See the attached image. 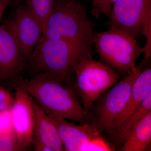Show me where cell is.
I'll return each mask as SVG.
<instances>
[{"instance_id":"cell-9","label":"cell","mask_w":151,"mask_h":151,"mask_svg":"<svg viewBox=\"0 0 151 151\" xmlns=\"http://www.w3.org/2000/svg\"><path fill=\"white\" fill-rule=\"evenodd\" d=\"M15 94L11 107L15 137L25 150L32 145L35 125L33 99L20 88H14Z\"/></svg>"},{"instance_id":"cell-10","label":"cell","mask_w":151,"mask_h":151,"mask_svg":"<svg viewBox=\"0 0 151 151\" xmlns=\"http://www.w3.org/2000/svg\"><path fill=\"white\" fill-rule=\"evenodd\" d=\"M48 116L56 126L65 151H86L91 140L100 134L89 124L76 125L60 117Z\"/></svg>"},{"instance_id":"cell-21","label":"cell","mask_w":151,"mask_h":151,"mask_svg":"<svg viewBox=\"0 0 151 151\" xmlns=\"http://www.w3.org/2000/svg\"><path fill=\"white\" fill-rule=\"evenodd\" d=\"M14 100V98L10 92L0 86V112L11 108Z\"/></svg>"},{"instance_id":"cell-14","label":"cell","mask_w":151,"mask_h":151,"mask_svg":"<svg viewBox=\"0 0 151 151\" xmlns=\"http://www.w3.org/2000/svg\"><path fill=\"white\" fill-rule=\"evenodd\" d=\"M151 142V112L138 123L119 149L120 151H146Z\"/></svg>"},{"instance_id":"cell-12","label":"cell","mask_w":151,"mask_h":151,"mask_svg":"<svg viewBox=\"0 0 151 151\" xmlns=\"http://www.w3.org/2000/svg\"><path fill=\"white\" fill-rule=\"evenodd\" d=\"M35 115V125L33 139L40 141L52 151L64 150L56 126L33 99Z\"/></svg>"},{"instance_id":"cell-3","label":"cell","mask_w":151,"mask_h":151,"mask_svg":"<svg viewBox=\"0 0 151 151\" xmlns=\"http://www.w3.org/2000/svg\"><path fill=\"white\" fill-rule=\"evenodd\" d=\"M92 58V51L70 41L43 37L28 59L36 74L52 71L65 81L76 63Z\"/></svg>"},{"instance_id":"cell-11","label":"cell","mask_w":151,"mask_h":151,"mask_svg":"<svg viewBox=\"0 0 151 151\" xmlns=\"http://www.w3.org/2000/svg\"><path fill=\"white\" fill-rule=\"evenodd\" d=\"M13 20L20 45L25 56L28 59L41 38V27L25 5L17 7Z\"/></svg>"},{"instance_id":"cell-2","label":"cell","mask_w":151,"mask_h":151,"mask_svg":"<svg viewBox=\"0 0 151 151\" xmlns=\"http://www.w3.org/2000/svg\"><path fill=\"white\" fill-rule=\"evenodd\" d=\"M96 25L88 17L86 7L78 0H55L42 37L70 41L92 51Z\"/></svg>"},{"instance_id":"cell-17","label":"cell","mask_w":151,"mask_h":151,"mask_svg":"<svg viewBox=\"0 0 151 151\" xmlns=\"http://www.w3.org/2000/svg\"><path fill=\"white\" fill-rule=\"evenodd\" d=\"M92 4L91 14L92 16L99 18L101 14L109 17L111 9L114 4L119 0H89Z\"/></svg>"},{"instance_id":"cell-18","label":"cell","mask_w":151,"mask_h":151,"mask_svg":"<svg viewBox=\"0 0 151 151\" xmlns=\"http://www.w3.org/2000/svg\"><path fill=\"white\" fill-rule=\"evenodd\" d=\"M0 130L3 137L14 136L11 108L0 112Z\"/></svg>"},{"instance_id":"cell-20","label":"cell","mask_w":151,"mask_h":151,"mask_svg":"<svg viewBox=\"0 0 151 151\" xmlns=\"http://www.w3.org/2000/svg\"><path fill=\"white\" fill-rule=\"evenodd\" d=\"M25 149L14 136L0 137V151H24Z\"/></svg>"},{"instance_id":"cell-13","label":"cell","mask_w":151,"mask_h":151,"mask_svg":"<svg viewBox=\"0 0 151 151\" xmlns=\"http://www.w3.org/2000/svg\"><path fill=\"white\" fill-rule=\"evenodd\" d=\"M151 93V68L149 67L142 70L134 82L127 105L116 122L113 132L137 109Z\"/></svg>"},{"instance_id":"cell-4","label":"cell","mask_w":151,"mask_h":151,"mask_svg":"<svg viewBox=\"0 0 151 151\" xmlns=\"http://www.w3.org/2000/svg\"><path fill=\"white\" fill-rule=\"evenodd\" d=\"M94 45L100 60L125 77L134 70L137 59L145 51L136 39L122 31L109 28L106 31L94 33Z\"/></svg>"},{"instance_id":"cell-5","label":"cell","mask_w":151,"mask_h":151,"mask_svg":"<svg viewBox=\"0 0 151 151\" xmlns=\"http://www.w3.org/2000/svg\"><path fill=\"white\" fill-rule=\"evenodd\" d=\"M146 62L143 60L134 70L102 94L88 111V124L102 136L107 135L110 137L113 134L116 122L129 100L134 82Z\"/></svg>"},{"instance_id":"cell-19","label":"cell","mask_w":151,"mask_h":151,"mask_svg":"<svg viewBox=\"0 0 151 151\" xmlns=\"http://www.w3.org/2000/svg\"><path fill=\"white\" fill-rule=\"evenodd\" d=\"M114 150L115 149L111 143L107 142L101 134H99L91 140L86 151Z\"/></svg>"},{"instance_id":"cell-6","label":"cell","mask_w":151,"mask_h":151,"mask_svg":"<svg viewBox=\"0 0 151 151\" xmlns=\"http://www.w3.org/2000/svg\"><path fill=\"white\" fill-rule=\"evenodd\" d=\"M73 71L76 91L87 113L94 102L122 78L110 67L92 58L79 60L73 66Z\"/></svg>"},{"instance_id":"cell-7","label":"cell","mask_w":151,"mask_h":151,"mask_svg":"<svg viewBox=\"0 0 151 151\" xmlns=\"http://www.w3.org/2000/svg\"><path fill=\"white\" fill-rule=\"evenodd\" d=\"M106 24L134 37L151 32V0H119L112 6Z\"/></svg>"},{"instance_id":"cell-1","label":"cell","mask_w":151,"mask_h":151,"mask_svg":"<svg viewBox=\"0 0 151 151\" xmlns=\"http://www.w3.org/2000/svg\"><path fill=\"white\" fill-rule=\"evenodd\" d=\"M63 81L56 72L49 71L38 73L30 79L18 78L10 84L27 92L47 116L88 124V113L73 89L64 85Z\"/></svg>"},{"instance_id":"cell-8","label":"cell","mask_w":151,"mask_h":151,"mask_svg":"<svg viewBox=\"0 0 151 151\" xmlns=\"http://www.w3.org/2000/svg\"><path fill=\"white\" fill-rule=\"evenodd\" d=\"M20 45L14 20L0 25V81L18 78L27 63Z\"/></svg>"},{"instance_id":"cell-16","label":"cell","mask_w":151,"mask_h":151,"mask_svg":"<svg viewBox=\"0 0 151 151\" xmlns=\"http://www.w3.org/2000/svg\"><path fill=\"white\" fill-rule=\"evenodd\" d=\"M29 12L37 20L43 30L51 14L55 0H25Z\"/></svg>"},{"instance_id":"cell-24","label":"cell","mask_w":151,"mask_h":151,"mask_svg":"<svg viewBox=\"0 0 151 151\" xmlns=\"http://www.w3.org/2000/svg\"><path fill=\"white\" fill-rule=\"evenodd\" d=\"M2 135L1 132V130H0V137H2Z\"/></svg>"},{"instance_id":"cell-23","label":"cell","mask_w":151,"mask_h":151,"mask_svg":"<svg viewBox=\"0 0 151 151\" xmlns=\"http://www.w3.org/2000/svg\"><path fill=\"white\" fill-rule=\"evenodd\" d=\"M12 1L13 0H0V22L6 9Z\"/></svg>"},{"instance_id":"cell-22","label":"cell","mask_w":151,"mask_h":151,"mask_svg":"<svg viewBox=\"0 0 151 151\" xmlns=\"http://www.w3.org/2000/svg\"><path fill=\"white\" fill-rule=\"evenodd\" d=\"M35 150L36 151H52V149L40 141L33 139L32 145Z\"/></svg>"},{"instance_id":"cell-15","label":"cell","mask_w":151,"mask_h":151,"mask_svg":"<svg viewBox=\"0 0 151 151\" xmlns=\"http://www.w3.org/2000/svg\"><path fill=\"white\" fill-rule=\"evenodd\" d=\"M151 112V93L147 96L137 109L110 136L112 142L111 145L115 149L116 147H121L136 125Z\"/></svg>"}]
</instances>
